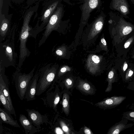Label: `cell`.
Returning <instances> with one entry per match:
<instances>
[{"mask_svg":"<svg viewBox=\"0 0 134 134\" xmlns=\"http://www.w3.org/2000/svg\"><path fill=\"white\" fill-rule=\"evenodd\" d=\"M39 4V3L38 2L35 5L30 6L26 10L23 17V24L19 37L20 52L18 66L19 68H21L26 58L29 57L30 54L26 46L28 38L32 37L36 38L37 34L42 31L38 23H37L36 26L33 28L29 25L32 17L37 11Z\"/></svg>","mask_w":134,"mask_h":134,"instance_id":"1","label":"cell"},{"mask_svg":"<svg viewBox=\"0 0 134 134\" xmlns=\"http://www.w3.org/2000/svg\"><path fill=\"white\" fill-rule=\"evenodd\" d=\"M17 28V25L14 24L11 28L6 40L0 42V66L6 68L16 66L18 55L15 50V40Z\"/></svg>","mask_w":134,"mask_h":134,"instance_id":"2","label":"cell"},{"mask_svg":"<svg viewBox=\"0 0 134 134\" xmlns=\"http://www.w3.org/2000/svg\"><path fill=\"white\" fill-rule=\"evenodd\" d=\"M56 69L54 65L49 64L42 68L39 71V77L37 85L36 96L42 94L49 88L56 75Z\"/></svg>","mask_w":134,"mask_h":134,"instance_id":"3","label":"cell"},{"mask_svg":"<svg viewBox=\"0 0 134 134\" xmlns=\"http://www.w3.org/2000/svg\"><path fill=\"white\" fill-rule=\"evenodd\" d=\"M13 75V80L17 94L20 99L23 100L25 98L28 84L34 76L35 67L28 74L23 73L18 68Z\"/></svg>","mask_w":134,"mask_h":134,"instance_id":"4","label":"cell"},{"mask_svg":"<svg viewBox=\"0 0 134 134\" xmlns=\"http://www.w3.org/2000/svg\"><path fill=\"white\" fill-rule=\"evenodd\" d=\"M63 7L60 4L51 17L48 23L44 28L45 30L38 43V47L44 43L53 30H56L59 25L63 13Z\"/></svg>","mask_w":134,"mask_h":134,"instance_id":"5","label":"cell"},{"mask_svg":"<svg viewBox=\"0 0 134 134\" xmlns=\"http://www.w3.org/2000/svg\"><path fill=\"white\" fill-rule=\"evenodd\" d=\"M60 3V0H46L44 2L41 16L38 18L42 22L40 26L43 28L47 25Z\"/></svg>","mask_w":134,"mask_h":134,"instance_id":"6","label":"cell"},{"mask_svg":"<svg viewBox=\"0 0 134 134\" xmlns=\"http://www.w3.org/2000/svg\"><path fill=\"white\" fill-rule=\"evenodd\" d=\"M25 110L27 113L28 119L38 130L41 129V125L49 123L46 115H42L38 111L34 109H26Z\"/></svg>","mask_w":134,"mask_h":134,"instance_id":"7","label":"cell"},{"mask_svg":"<svg viewBox=\"0 0 134 134\" xmlns=\"http://www.w3.org/2000/svg\"><path fill=\"white\" fill-rule=\"evenodd\" d=\"M12 15H0V42L5 40L10 30Z\"/></svg>","mask_w":134,"mask_h":134,"instance_id":"8","label":"cell"},{"mask_svg":"<svg viewBox=\"0 0 134 134\" xmlns=\"http://www.w3.org/2000/svg\"><path fill=\"white\" fill-rule=\"evenodd\" d=\"M124 96H114L106 98L95 105L105 109H111L119 105L126 99Z\"/></svg>","mask_w":134,"mask_h":134,"instance_id":"9","label":"cell"},{"mask_svg":"<svg viewBox=\"0 0 134 134\" xmlns=\"http://www.w3.org/2000/svg\"><path fill=\"white\" fill-rule=\"evenodd\" d=\"M39 74V72H37L28 84L24 98L27 101L32 100L36 99V88Z\"/></svg>","mask_w":134,"mask_h":134,"instance_id":"10","label":"cell"},{"mask_svg":"<svg viewBox=\"0 0 134 134\" xmlns=\"http://www.w3.org/2000/svg\"><path fill=\"white\" fill-rule=\"evenodd\" d=\"M55 92H51L50 91H47L44 96L41 98L45 105L52 108L54 110H55L60 100L59 93Z\"/></svg>","mask_w":134,"mask_h":134,"instance_id":"11","label":"cell"},{"mask_svg":"<svg viewBox=\"0 0 134 134\" xmlns=\"http://www.w3.org/2000/svg\"><path fill=\"white\" fill-rule=\"evenodd\" d=\"M5 69L4 67L0 66V87L9 102L13 106L9 93L8 80L5 74Z\"/></svg>","mask_w":134,"mask_h":134,"instance_id":"12","label":"cell"},{"mask_svg":"<svg viewBox=\"0 0 134 134\" xmlns=\"http://www.w3.org/2000/svg\"><path fill=\"white\" fill-rule=\"evenodd\" d=\"M128 120L122 118L121 120L115 124L109 130L108 134H119L125 129L134 126V123H128Z\"/></svg>","mask_w":134,"mask_h":134,"instance_id":"13","label":"cell"},{"mask_svg":"<svg viewBox=\"0 0 134 134\" xmlns=\"http://www.w3.org/2000/svg\"><path fill=\"white\" fill-rule=\"evenodd\" d=\"M19 120L26 134H33L39 131L25 115L20 114Z\"/></svg>","mask_w":134,"mask_h":134,"instance_id":"14","label":"cell"},{"mask_svg":"<svg viewBox=\"0 0 134 134\" xmlns=\"http://www.w3.org/2000/svg\"><path fill=\"white\" fill-rule=\"evenodd\" d=\"M1 119L3 123L9 124L14 127L20 128L17 121L15 120L10 114L7 112L4 109L0 108Z\"/></svg>","mask_w":134,"mask_h":134,"instance_id":"15","label":"cell"},{"mask_svg":"<svg viewBox=\"0 0 134 134\" xmlns=\"http://www.w3.org/2000/svg\"><path fill=\"white\" fill-rule=\"evenodd\" d=\"M0 101L4 109L10 114H13L16 117L15 112L13 106H12L4 96L2 90L0 87Z\"/></svg>","mask_w":134,"mask_h":134,"instance_id":"16","label":"cell"},{"mask_svg":"<svg viewBox=\"0 0 134 134\" xmlns=\"http://www.w3.org/2000/svg\"><path fill=\"white\" fill-rule=\"evenodd\" d=\"M99 0H88L87 2V4L85 5L87 6H83V12L82 17L83 19H86L88 17L89 13L94 9L97 6Z\"/></svg>","mask_w":134,"mask_h":134,"instance_id":"17","label":"cell"},{"mask_svg":"<svg viewBox=\"0 0 134 134\" xmlns=\"http://www.w3.org/2000/svg\"><path fill=\"white\" fill-rule=\"evenodd\" d=\"M78 88L82 92L89 94H92L94 90L91 86L88 83L81 81L77 85Z\"/></svg>","mask_w":134,"mask_h":134,"instance_id":"18","label":"cell"},{"mask_svg":"<svg viewBox=\"0 0 134 134\" xmlns=\"http://www.w3.org/2000/svg\"><path fill=\"white\" fill-rule=\"evenodd\" d=\"M107 81L108 85L105 90V92H108L111 91L112 89V84L117 81L116 76L113 71H110L108 75Z\"/></svg>","mask_w":134,"mask_h":134,"instance_id":"19","label":"cell"},{"mask_svg":"<svg viewBox=\"0 0 134 134\" xmlns=\"http://www.w3.org/2000/svg\"><path fill=\"white\" fill-rule=\"evenodd\" d=\"M11 0H0V15L8 14L9 8L11 6Z\"/></svg>","mask_w":134,"mask_h":134,"instance_id":"20","label":"cell"},{"mask_svg":"<svg viewBox=\"0 0 134 134\" xmlns=\"http://www.w3.org/2000/svg\"><path fill=\"white\" fill-rule=\"evenodd\" d=\"M69 96L66 93L63 94L62 101V109L63 111L66 115L69 113Z\"/></svg>","mask_w":134,"mask_h":134,"instance_id":"21","label":"cell"},{"mask_svg":"<svg viewBox=\"0 0 134 134\" xmlns=\"http://www.w3.org/2000/svg\"><path fill=\"white\" fill-rule=\"evenodd\" d=\"M122 118L134 122V110L124 112Z\"/></svg>","mask_w":134,"mask_h":134,"instance_id":"22","label":"cell"},{"mask_svg":"<svg viewBox=\"0 0 134 134\" xmlns=\"http://www.w3.org/2000/svg\"><path fill=\"white\" fill-rule=\"evenodd\" d=\"M59 124L63 130L65 134L74 133L71 131L63 121H59Z\"/></svg>","mask_w":134,"mask_h":134,"instance_id":"23","label":"cell"},{"mask_svg":"<svg viewBox=\"0 0 134 134\" xmlns=\"http://www.w3.org/2000/svg\"><path fill=\"white\" fill-rule=\"evenodd\" d=\"M65 85L67 88L72 87L73 85V81L70 78H67L65 81Z\"/></svg>","mask_w":134,"mask_h":134,"instance_id":"24","label":"cell"},{"mask_svg":"<svg viewBox=\"0 0 134 134\" xmlns=\"http://www.w3.org/2000/svg\"><path fill=\"white\" fill-rule=\"evenodd\" d=\"M132 31V27L130 26H126L123 29L122 33L124 35H126L130 33Z\"/></svg>","mask_w":134,"mask_h":134,"instance_id":"25","label":"cell"},{"mask_svg":"<svg viewBox=\"0 0 134 134\" xmlns=\"http://www.w3.org/2000/svg\"><path fill=\"white\" fill-rule=\"evenodd\" d=\"M127 88L129 90L134 91V81L129 82Z\"/></svg>","mask_w":134,"mask_h":134,"instance_id":"26","label":"cell"},{"mask_svg":"<svg viewBox=\"0 0 134 134\" xmlns=\"http://www.w3.org/2000/svg\"><path fill=\"white\" fill-rule=\"evenodd\" d=\"M133 39V37H132L126 42L124 45V47L125 48H126L129 47Z\"/></svg>","mask_w":134,"mask_h":134,"instance_id":"27","label":"cell"},{"mask_svg":"<svg viewBox=\"0 0 134 134\" xmlns=\"http://www.w3.org/2000/svg\"><path fill=\"white\" fill-rule=\"evenodd\" d=\"M43 0H27V3L28 5H30L36 2H39Z\"/></svg>","mask_w":134,"mask_h":134,"instance_id":"28","label":"cell"},{"mask_svg":"<svg viewBox=\"0 0 134 134\" xmlns=\"http://www.w3.org/2000/svg\"><path fill=\"white\" fill-rule=\"evenodd\" d=\"M83 131L86 134H92L93 133L91 130L88 127L85 126L83 129Z\"/></svg>","mask_w":134,"mask_h":134,"instance_id":"29","label":"cell"},{"mask_svg":"<svg viewBox=\"0 0 134 134\" xmlns=\"http://www.w3.org/2000/svg\"><path fill=\"white\" fill-rule=\"evenodd\" d=\"M120 9L121 11L123 13H125L127 11V8L125 6L122 5L120 7Z\"/></svg>","mask_w":134,"mask_h":134,"instance_id":"30","label":"cell"},{"mask_svg":"<svg viewBox=\"0 0 134 134\" xmlns=\"http://www.w3.org/2000/svg\"><path fill=\"white\" fill-rule=\"evenodd\" d=\"M55 54L58 55L60 56L62 55L63 52L60 49H58L56 51Z\"/></svg>","mask_w":134,"mask_h":134,"instance_id":"31","label":"cell"},{"mask_svg":"<svg viewBox=\"0 0 134 134\" xmlns=\"http://www.w3.org/2000/svg\"><path fill=\"white\" fill-rule=\"evenodd\" d=\"M25 0H11V1L16 3H20L23 2Z\"/></svg>","mask_w":134,"mask_h":134,"instance_id":"32","label":"cell"},{"mask_svg":"<svg viewBox=\"0 0 134 134\" xmlns=\"http://www.w3.org/2000/svg\"><path fill=\"white\" fill-rule=\"evenodd\" d=\"M66 68H65L64 67L62 68L60 70V72H59L58 74H60V73H64L66 71Z\"/></svg>","mask_w":134,"mask_h":134,"instance_id":"33","label":"cell"},{"mask_svg":"<svg viewBox=\"0 0 134 134\" xmlns=\"http://www.w3.org/2000/svg\"><path fill=\"white\" fill-rule=\"evenodd\" d=\"M101 41L102 43L104 46H106L107 45V43L105 40L104 38H102L101 40Z\"/></svg>","mask_w":134,"mask_h":134,"instance_id":"34","label":"cell"},{"mask_svg":"<svg viewBox=\"0 0 134 134\" xmlns=\"http://www.w3.org/2000/svg\"><path fill=\"white\" fill-rule=\"evenodd\" d=\"M56 132H57L56 133H62V131L59 128L56 129Z\"/></svg>","mask_w":134,"mask_h":134,"instance_id":"35","label":"cell"},{"mask_svg":"<svg viewBox=\"0 0 134 134\" xmlns=\"http://www.w3.org/2000/svg\"><path fill=\"white\" fill-rule=\"evenodd\" d=\"M128 107L129 108L132 110H134V103H132L130 105H128Z\"/></svg>","mask_w":134,"mask_h":134,"instance_id":"36","label":"cell"},{"mask_svg":"<svg viewBox=\"0 0 134 134\" xmlns=\"http://www.w3.org/2000/svg\"><path fill=\"white\" fill-rule=\"evenodd\" d=\"M127 67V64L126 63H125L123 67V70L125 71Z\"/></svg>","mask_w":134,"mask_h":134,"instance_id":"37","label":"cell"},{"mask_svg":"<svg viewBox=\"0 0 134 134\" xmlns=\"http://www.w3.org/2000/svg\"><path fill=\"white\" fill-rule=\"evenodd\" d=\"M132 57H133V58H134V55H133V56Z\"/></svg>","mask_w":134,"mask_h":134,"instance_id":"38","label":"cell"}]
</instances>
